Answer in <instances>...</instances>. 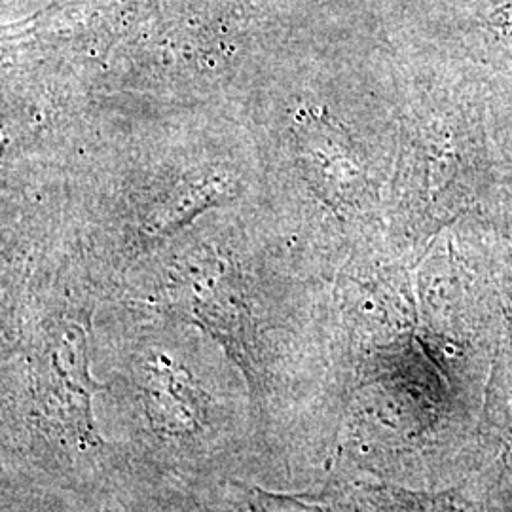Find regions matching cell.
I'll return each instance as SVG.
<instances>
[{"instance_id":"cell-1","label":"cell","mask_w":512,"mask_h":512,"mask_svg":"<svg viewBox=\"0 0 512 512\" xmlns=\"http://www.w3.org/2000/svg\"><path fill=\"white\" fill-rule=\"evenodd\" d=\"M129 404L135 435L158 465L202 469L219 454L234 408L167 355H156Z\"/></svg>"}]
</instances>
